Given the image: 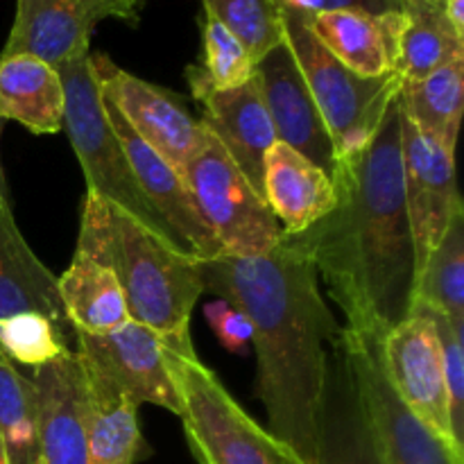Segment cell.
I'll return each mask as SVG.
<instances>
[{"mask_svg": "<svg viewBox=\"0 0 464 464\" xmlns=\"http://www.w3.org/2000/svg\"><path fill=\"white\" fill-rule=\"evenodd\" d=\"M335 204L293 238L347 320V331L385 338L411 317L417 288L415 240L401 166L399 95L370 143L335 161Z\"/></svg>", "mask_w": 464, "mask_h": 464, "instance_id": "obj_1", "label": "cell"}, {"mask_svg": "<svg viewBox=\"0 0 464 464\" xmlns=\"http://www.w3.org/2000/svg\"><path fill=\"white\" fill-rule=\"evenodd\" d=\"M199 266L204 290L234 304L252 324L267 430L317 464L326 361L343 326L322 297L315 266L288 236L263 256L220 254Z\"/></svg>", "mask_w": 464, "mask_h": 464, "instance_id": "obj_2", "label": "cell"}, {"mask_svg": "<svg viewBox=\"0 0 464 464\" xmlns=\"http://www.w3.org/2000/svg\"><path fill=\"white\" fill-rule=\"evenodd\" d=\"M77 247L111 267L131 320L152 329L170 352L198 356L190 315L204 293L199 258L179 252L89 190Z\"/></svg>", "mask_w": 464, "mask_h": 464, "instance_id": "obj_3", "label": "cell"}, {"mask_svg": "<svg viewBox=\"0 0 464 464\" xmlns=\"http://www.w3.org/2000/svg\"><path fill=\"white\" fill-rule=\"evenodd\" d=\"M57 72L63 86V130L84 172L86 190L134 218L139 225L161 236L179 252L188 254L136 181L130 159L104 111L91 54L84 53L68 59L57 66Z\"/></svg>", "mask_w": 464, "mask_h": 464, "instance_id": "obj_4", "label": "cell"}, {"mask_svg": "<svg viewBox=\"0 0 464 464\" xmlns=\"http://www.w3.org/2000/svg\"><path fill=\"white\" fill-rule=\"evenodd\" d=\"M166 362L179 394L186 442L199 464H308L254 421L198 356L166 349Z\"/></svg>", "mask_w": 464, "mask_h": 464, "instance_id": "obj_5", "label": "cell"}, {"mask_svg": "<svg viewBox=\"0 0 464 464\" xmlns=\"http://www.w3.org/2000/svg\"><path fill=\"white\" fill-rule=\"evenodd\" d=\"M284 41L288 44L308 91L322 113L335 148V161L365 148L397 100L401 77H361L338 62L317 41L306 16L284 9Z\"/></svg>", "mask_w": 464, "mask_h": 464, "instance_id": "obj_6", "label": "cell"}, {"mask_svg": "<svg viewBox=\"0 0 464 464\" xmlns=\"http://www.w3.org/2000/svg\"><path fill=\"white\" fill-rule=\"evenodd\" d=\"M199 216L227 256H263L279 247L284 229L261 193L204 130L199 148L181 168Z\"/></svg>", "mask_w": 464, "mask_h": 464, "instance_id": "obj_7", "label": "cell"}, {"mask_svg": "<svg viewBox=\"0 0 464 464\" xmlns=\"http://www.w3.org/2000/svg\"><path fill=\"white\" fill-rule=\"evenodd\" d=\"M344 343L352 353L353 370L361 383L367 412L379 438L385 464H464L447 442L421 424L394 392L385 374L381 343L370 334H356L343 326Z\"/></svg>", "mask_w": 464, "mask_h": 464, "instance_id": "obj_8", "label": "cell"}, {"mask_svg": "<svg viewBox=\"0 0 464 464\" xmlns=\"http://www.w3.org/2000/svg\"><path fill=\"white\" fill-rule=\"evenodd\" d=\"M95 82L104 102L111 104L140 140L181 172L186 159L199 148L204 127L186 111L170 91L122 71L107 54H91Z\"/></svg>", "mask_w": 464, "mask_h": 464, "instance_id": "obj_9", "label": "cell"}, {"mask_svg": "<svg viewBox=\"0 0 464 464\" xmlns=\"http://www.w3.org/2000/svg\"><path fill=\"white\" fill-rule=\"evenodd\" d=\"M401 109V104H399ZM401 166L408 220L415 240L417 279L449 225L464 211L458 193L456 161L440 140L417 127L401 109Z\"/></svg>", "mask_w": 464, "mask_h": 464, "instance_id": "obj_10", "label": "cell"}, {"mask_svg": "<svg viewBox=\"0 0 464 464\" xmlns=\"http://www.w3.org/2000/svg\"><path fill=\"white\" fill-rule=\"evenodd\" d=\"M381 358L403 406L464 460V449L453 438L442 349L433 322L421 313H411L383 338Z\"/></svg>", "mask_w": 464, "mask_h": 464, "instance_id": "obj_11", "label": "cell"}, {"mask_svg": "<svg viewBox=\"0 0 464 464\" xmlns=\"http://www.w3.org/2000/svg\"><path fill=\"white\" fill-rule=\"evenodd\" d=\"M145 0H18L14 25L0 57L30 54L57 68L89 53L95 25L121 18L136 25Z\"/></svg>", "mask_w": 464, "mask_h": 464, "instance_id": "obj_12", "label": "cell"}, {"mask_svg": "<svg viewBox=\"0 0 464 464\" xmlns=\"http://www.w3.org/2000/svg\"><path fill=\"white\" fill-rule=\"evenodd\" d=\"M317 464H385L344 335L329 349L317 417Z\"/></svg>", "mask_w": 464, "mask_h": 464, "instance_id": "obj_13", "label": "cell"}, {"mask_svg": "<svg viewBox=\"0 0 464 464\" xmlns=\"http://www.w3.org/2000/svg\"><path fill=\"white\" fill-rule=\"evenodd\" d=\"M254 80L276 140L297 150L331 175L335 166L334 140L285 41L258 59Z\"/></svg>", "mask_w": 464, "mask_h": 464, "instance_id": "obj_14", "label": "cell"}, {"mask_svg": "<svg viewBox=\"0 0 464 464\" xmlns=\"http://www.w3.org/2000/svg\"><path fill=\"white\" fill-rule=\"evenodd\" d=\"M166 349L152 329L134 320L102 335L75 334V352L102 367L136 406L152 403L179 417L181 403L168 372Z\"/></svg>", "mask_w": 464, "mask_h": 464, "instance_id": "obj_15", "label": "cell"}, {"mask_svg": "<svg viewBox=\"0 0 464 464\" xmlns=\"http://www.w3.org/2000/svg\"><path fill=\"white\" fill-rule=\"evenodd\" d=\"M104 111H107L109 122H111L113 131H116L127 159H130V166L134 170L140 190L148 198V202L157 208L159 216L168 222V227L175 231L186 252L195 258L220 256V245L199 216L181 172L172 168L161 154L154 152L145 140H140L111 104L104 102Z\"/></svg>", "mask_w": 464, "mask_h": 464, "instance_id": "obj_16", "label": "cell"}, {"mask_svg": "<svg viewBox=\"0 0 464 464\" xmlns=\"http://www.w3.org/2000/svg\"><path fill=\"white\" fill-rule=\"evenodd\" d=\"M193 98L202 104L199 125L222 145L256 193L263 195V159L276 134L256 80L252 77L247 84L229 91H202L193 93Z\"/></svg>", "mask_w": 464, "mask_h": 464, "instance_id": "obj_17", "label": "cell"}, {"mask_svg": "<svg viewBox=\"0 0 464 464\" xmlns=\"http://www.w3.org/2000/svg\"><path fill=\"white\" fill-rule=\"evenodd\" d=\"M75 356L82 376V420L89 464H134L143 447L139 406L102 367L77 352Z\"/></svg>", "mask_w": 464, "mask_h": 464, "instance_id": "obj_18", "label": "cell"}, {"mask_svg": "<svg viewBox=\"0 0 464 464\" xmlns=\"http://www.w3.org/2000/svg\"><path fill=\"white\" fill-rule=\"evenodd\" d=\"M306 23L317 41L356 75L385 77L397 68L403 12L370 14L361 9H329L311 14Z\"/></svg>", "mask_w": 464, "mask_h": 464, "instance_id": "obj_19", "label": "cell"}, {"mask_svg": "<svg viewBox=\"0 0 464 464\" xmlns=\"http://www.w3.org/2000/svg\"><path fill=\"white\" fill-rule=\"evenodd\" d=\"M39 408L41 464H89L84 420H82V376L77 356H63L30 374Z\"/></svg>", "mask_w": 464, "mask_h": 464, "instance_id": "obj_20", "label": "cell"}, {"mask_svg": "<svg viewBox=\"0 0 464 464\" xmlns=\"http://www.w3.org/2000/svg\"><path fill=\"white\" fill-rule=\"evenodd\" d=\"M263 198L284 236H297L334 208L335 188L329 172L275 140L263 159Z\"/></svg>", "mask_w": 464, "mask_h": 464, "instance_id": "obj_21", "label": "cell"}, {"mask_svg": "<svg viewBox=\"0 0 464 464\" xmlns=\"http://www.w3.org/2000/svg\"><path fill=\"white\" fill-rule=\"evenodd\" d=\"M18 313L50 317L75 343V331L57 293V276L25 243L14 208L0 204V322Z\"/></svg>", "mask_w": 464, "mask_h": 464, "instance_id": "obj_22", "label": "cell"}, {"mask_svg": "<svg viewBox=\"0 0 464 464\" xmlns=\"http://www.w3.org/2000/svg\"><path fill=\"white\" fill-rule=\"evenodd\" d=\"M57 293L75 334L102 335L131 320L111 267L82 247L57 279Z\"/></svg>", "mask_w": 464, "mask_h": 464, "instance_id": "obj_23", "label": "cell"}, {"mask_svg": "<svg viewBox=\"0 0 464 464\" xmlns=\"http://www.w3.org/2000/svg\"><path fill=\"white\" fill-rule=\"evenodd\" d=\"M14 121L32 134L63 130V86L57 68L30 54L0 57V122Z\"/></svg>", "mask_w": 464, "mask_h": 464, "instance_id": "obj_24", "label": "cell"}, {"mask_svg": "<svg viewBox=\"0 0 464 464\" xmlns=\"http://www.w3.org/2000/svg\"><path fill=\"white\" fill-rule=\"evenodd\" d=\"M397 72L401 80H421L440 66L464 59V39L456 34L435 0H403Z\"/></svg>", "mask_w": 464, "mask_h": 464, "instance_id": "obj_25", "label": "cell"}, {"mask_svg": "<svg viewBox=\"0 0 464 464\" xmlns=\"http://www.w3.org/2000/svg\"><path fill=\"white\" fill-rule=\"evenodd\" d=\"M399 104L420 130L456 154L464 107V59H456L421 80H401Z\"/></svg>", "mask_w": 464, "mask_h": 464, "instance_id": "obj_26", "label": "cell"}, {"mask_svg": "<svg viewBox=\"0 0 464 464\" xmlns=\"http://www.w3.org/2000/svg\"><path fill=\"white\" fill-rule=\"evenodd\" d=\"M415 302L464 326V211L453 218L444 238L426 258L417 279Z\"/></svg>", "mask_w": 464, "mask_h": 464, "instance_id": "obj_27", "label": "cell"}, {"mask_svg": "<svg viewBox=\"0 0 464 464\" xmlns=\"http://www.w3.org/2000/svg\"><path fill=\"white\" fill-rule=\"evenodd\" d=\"M0 438L9 464H41L39 408L30 376L0 352Z\"/></svg>", "mask_w": 464, "mask_h": 464, "instance_id": "obj_28", "label": "cell"}, {"mask_svg": "<svg viewBox=\"0 0 464 464\" xmlns=\"http://www.w3.org/2000/svg\"><path fill=\"white\" fill-rule=\"evenodd\" d=\"M254 62L247 50L216 18L204 14L202 21V62L186 68L193 93L202 91H229L247 84L254 77Z\"/></svg>", "mask_w": 464, "mask_h": 464, "instance_id": "obj_29", "label": "cell"}, {"mask_svg": "<svg viewBox=\"0 0 464 464\" xmlns=\"http://www.w3.org/2000/svg\"><path fill=\"white\" fill-rule=\"evenodd\" d=\"M204 14L216 18L258 62L284 44V9L276 0H202Z\"/></svg>", "mask_w": 464, "mask_h": 464, "instance_id": "obj_30", "label": "cell"}, {"mask_svg": "<svg viewBox=\"0 0 464 464\" xmlns=\"http://www.w3.org/2000/svg\"><path fill=\"white\" fill-rule=\"evenodd\" d=\"M68 343L71 338L41 313H18L0 322V352L25 376L63 356Z\"/></svg>", "mask_w": 464, "mask_h": 464, "instance_id": "obj_31", "label": "cell"}, {"mask_svg": "<svg viewBox=\"0 0 464 464\" xmlns=\"http://www.w3.org/2000/svg\"><path fill=\"white\" fill-rule=\"evenodd\" d=\"M411 313H421L433 322L438 331L440 349H442L444 381H447L449 394V412H451V429L456 442L464 449V326L449 320L442 313L424 306V304H412Z\"/></svg>", "mask_w": 464, "mask_h": 464, "instance_id": "obj_32", "label": "cell"}, {"mask_svg": "<svg viewBox=\"0 0 464 464\" xmlns=\"http://www.w3.org/2000/svg\"><path fill=\"white\" fill-rule=\"evenodd\" d=\"M204 317H207L208 326H211L216 338L220 340V344L227 352H247V344L252 343V324H249L247 317L234 304L225 302V299L207 304L204 306Z\"/></svg>", "mask_w": 464, "mask_h": 464, "instance_id": "obj_33", "label": "cell"}, {"mask_svg": "<svg viewBox=\"0 0 464 464\" xmlns=\"http://www.w3.org/2000/svg\"><path fill=\"white\" fill-rule=\"evenodd\" d=\"M281 9L299 14H320L329 9H361L370 14H388L401 12L403 0H276Z\"/></svg>", "mask_w": 464, "mask_h": 464, "instance_id": "obj_34", "label": "cell"}, {"mask_svg": "<svg viewBox=\"0 0 464 464\" xmlns=\"http://www.w3.org/2000/svg\"><path fill=\"white\" fill-rule=\"evenodd\" d=\"M442 9L456 34L464 39V0H442Z\"/></svg>", "mask_w": 464, "mask_h": 464, "instance_id": "obj_35", "label": "cell"}, {"mask_svg": "<svg viewBox=\"0 0 464 464\" xmlns=\"http://www.w3.org/2000/svg\"><path fill=\"white\" fill-rule=\"evenodd\" d=\"M0 139H3V122H0ZM0 204H3V207H12V193H9L7 175H5L3 152H0Z\"/></svg>", "mask_w": 464, "mask_h": 464, "instance_id": "obj_36", "label": "cell"}, {"mask_svg": "<svg viewBox=\"0 0 464 464\" xmlns=\"http://www.w3.org/2000/svg\"><path fill=\"white\" fill-rule=\"evenodd\" d=\"M0 464H9L7 451H5V444H3V438H0Z\"/></svg>", "mask_w": 464, "mask_h": 464, "instance_id": "obj_37", "label": "cell"}, {"mask_svg": "<svg viewBox=\"0 0 464 464\" xmlns=\"http://www.w3.org/2000/svg\"><path fill=\"white\" fill-rule=\"evenodd\" d=\"M435 3H442V0H435Z\"/></svg>", "mask_w": 464, "mask_h": 464, "instance_id": "obj_38", "label": "cell"}]
</instances>
